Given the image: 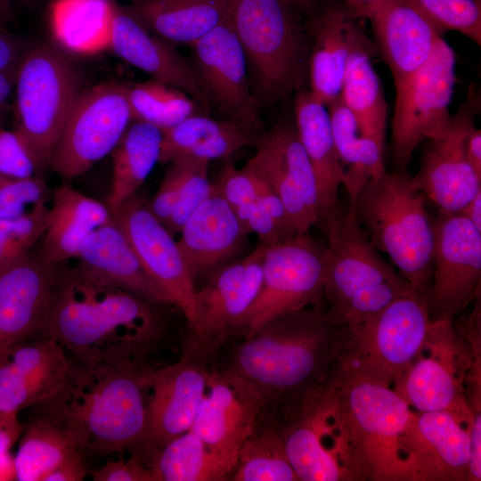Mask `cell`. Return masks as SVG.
I'll use <instances>...</instances> for the list:
<instances>
[{
	"instance_id": "c3c4849f",
	"label": "cell",
	"mask_w": 481,
	"mask_h": 481,
	"mask_svg": "<svg viewBox=\"0 0 481 481\" xmlns=\"http://www.w3.org/2000/svg\"><path fill=\"white\" fill-rule=\"evenodd\" d=\"M0 175L25 179L37 175L36 163L17 133L0 126Z\"/></svg>"
},
{
	"instance_id": "3957f363",
	"label": "cell",
	"mask_w": 481,
	"mask_h": 481,
	"mask_svg": "<svg viewBox=\"0 0 481 481\" xmlns=\"http://www.w3.org/2000/svg\"><path fill=\"white\" fill-rule=\"evenodd\" d=\"M345 327L323 305L282 314L262 325L237 348L228 367L262 395L265 408L297 401L323 385L338 363Z\"/></svg>"
},
{
	"instance_id": "e0dca14e",
	"label": "cell",
	"mask_w": 481,
	"mask_h": 481,
	"mask_svg": "<svg viewBox=\"0 0 481 481\" xmlns=\"http://www.w3.org/2000/svg\"><path fill=\"white\" fill-rule=\"evenodd\" d=\"M190 65L208 102L224 118L263 132L260 104L229 16L190 45Z\"/></svg>"
},
{
	"instance_id": "9f6ffc18",
	"label": "cell",
	"mask_w": 481,
	"mask_h": 481,
	"mask_svg": "<svg viewBox=\"0 0 481 481\" xmlns=\"http://www.w3.org/2000/svg\"><path fill=\"white\" fill-rule=\"evenodd\" d=\"M465 154L476 172L481 175V131L475 123L469 127L464 143Z\"/></svg>"
},
{
	"instance_id": "ac0fdd59",
	"label": "cell",
	"mask_w": 481,
	"mask_h": 481,
	"mask_svg": "<svg viewBox=\"0 0 481 481\" xmlns=\"http://www.w3.org/2000/svg\"><path fill=\"white\" fill-rule=\"evenodd\" d=\"M126 234L147 277L188 325L195 316V286L178 243L154 216L149 201L135 194L110 211Z\"/></svg>"
},
{
	"instance_id": "5b68a950",
	"label": "cell",
	"mask_w": 481,
	"mask_h": 481,
	"mask_svg": "<svg viewBox=\"0 0 481 481\" xmlns=\"http://www.w3.org/2000/svg\"><path fill=\"white\" fill-rule=\"evenodd\" d=\"M317 224L327 239L323 300L334 323L361 322L413 289L379 255L351 207L339 203Z\"/></svg>"
},
{
	"instance_id": "f1b7e54d",
	"label": "cell",
	"mask_w": 481,
	"mask_h": 481,
	"mask_svg": "<svg viewBox=\"0 0 481 481\" xmlns=\"http://www.w3.org/2000/svg\"><path fill=\"white\" fill-rule=\"evenodd\" d=\"M178 234L177 243L193 280L227 264L242 249L248 235L216 183Z\"/></svg>"
},
{
	"instance_id": "2e32d148",
	"label": "cell",
	"mask_w": 481,
	"mask_h": 481,
	"mask_svg": "<svg viewBox=\"0 0 481 481\" xmlns=\"http://www.w3.org/2000/svg\"><path fill=\"white\" fill-rule=\"evenodd\" d=\"M473 360L452 322L432 321L420 354L393 388L419 412L469 410L464 383Z\"/></svg>"
},
{
	"instance_id": "f907efd6",
	"label": "cell",
	"mask_w": 481,
	"mask_h": 481,
	"mask_svg": "<svg viewBox=\"0 0 481 481\" xmlns=\"http://www.w3.org/2000/svg\"><path fill=\"white\" fill-rule=\"evenodd\" d=\"M94 481H156L150 465L143 455L135 452L129 460L108 461L93 473Z\"/></svg>"
},
{
	"instance_id": "7bdbcfd3",
	"label": "cell",
	"mask_w": 481,
	"mask_h": 481,
	"mask_svg": "<svg viewBox=\"0 0 481 481\" xmlns=\"http://www.w3.org/2000/svg\"><path fill=\"white\" fill-rule=\"evenodd\" d=\"M38 202L25 214L0 219V273L30 254L48 225L50 207Z\"/></svg>"
},
{
	"instance_id": "44dd1931",
	"label": "cell",
	"mask_w": 481,
	"mask_h": 481,
	"mask_svg": "<svg viewBox=\"0 0 481 481\" xmlns=\"http://www.w3.org/2000/svg\"><path fill=\"white\" fill-rule=\"evenodd\" d=\"M265 406L259 392L229 368L208 373L190 430L234 466Z\"/></svg>"
},
{
	"instance_id": "6da1fadb",
	"label": "cell",
	"mask_w": 481,
	"mask_h": 481,
	"mask_svg": "<svg viewBox=\"0 0 481 481\" xmlns=\"http://www.w3.org/2000/svg\"><path fill=\"white\" fill-rule=\"evenodd\" d=\"M161 305L62 270L43 332L80 363H143L161 338Z\"/></svg>"
},
{
	"instance_id": "6f0895ef",
	"label": "cell",
	"mask_w": 481,
	"mask_h": 481,
	"mask_svg": "<svg viewBox=\"0 0 481 481\" xmlns=\"http://www.w3.org/2000/svg\"><path fill=\"white\" fill-rule=\"evenodd\" d=\"M14 81V77L0 72V126L4 125L10 109V100L13 94Z\"/></svg>"
},
{
	"instance_id": "9c48e42d",
	"label": "cell",
	"mask_w": 481,
	"mask_h": 481,
	"mask_svg": "<svg viewBox=\"0 0 481 481\" xmlns=\"http://www.w3.org/2000/svg\"><path fill=\"white\" fill-rule=\"evenodd\" d=\"M431 322L427 296L412 289L368 319L344 326L338 364L393 387L420 354Z\"/></svg>"
},
{
	"instance_id": "f35d334b",
	"label": "cell",
	"mask_w": 481,
	"mask_h": 481,
	"mask_svg": "<svg viewBox=\"0 0 481 481\" xmlns=\"http://www.w3.org/2000/svg\"><path fill=\"white\" fill-rule=\"evenodd\" d=\"M227 480L299 481L279 429L264 411L241 445Z\"/></svg>"
},
{
	"instance_id": "1f68e13d",
	"label": "cell",
	"mask_w": 481,
	"mask_h": 481,
	"mask_svg": "<svg viewBox=\"0 0 481 481\" xmlns=\"http://www.w3.org/2000/svg\"><path fill=\"white\" fill-rule=\"evenodd\" d=\"M48 225L43 234L38 258L58 266L76 258L86 237L111 218L106 204L88 197L67 183L53 193Z\"/></svg>"
},
{
	"instance_id": "cb8c5ba5",
	"label": "cell",
	"mask_w": 481,
	"mask_h": 481,
	"mask_svg": "<svg viewBox=\"0 0 481 481\" xmlns=\"http://www.w3.org/2000/svg\"><path fill=\"white\" fill-rule=\"evenodd\" d=\"M204 364L182 355L174 364L150 369L146 444L150 459L191 429L207 387L208 372Z\"/></svg>"
},
{
	"instance_id": "d590c367",
	"label": "cell",
	"mask_w": 481,
	"mask_h": 481,
	"mask_svg": "<svg viewBox=\"0 0 481 481\" xmlns=\"http://www.w3.org/2000/svg\"><path fill=\"white\" fill-rule=\"evenodd\" d=\"M114 0H55L50 10L52 33L61 49L89 55L109 49Z\"/></svg>"
},
{
	"instance_id": "681fc988",
	"label": "cell",
	"mask_w": 481,
	"mask_h": 481,
	"mask_svg": "<svg viewBox=\"0 0 481 481\" xmlns=\"http://www.w3.org/2000/svg\"><path fill=\"white\" fill-rule=\"evenodd\" d=\"M187 161V157H182L169 162L159 189L149 200L151 210L165 226L176 203L186 172Z\"/></svg>"
},
{
	"instance_id": "5bb4252c",
	"label": "cell",
	"mask_w": 481,
	"mask_h": 481,
	"mask_svg": "<svg viewBox=\"0 0 481 481\" xmlns=\"http://www.w3.org/2000/svg\"><path fill=\"white\" fill-rule=\"evenodd\" d=\"M265 246L213 271L195 291V316L183 355L205 361L232 332L260 289Z\"/></svg>"
},
{
	"instance_id": "484cf974",
	"label": "cell",
	"mask_w": 481,
	"mask_h": 481,
	"mask_svg": "<svg viewBox=\"0 0 481 481\" xmlns=\"http://www.w3.org/2000/svg\"><path fill=\"white\" fill-rule=\"evenodd\" d=\"M343 1L318 4L306 16L310 92L326 106L340 96L351 52L365 34Z\"/></svg>"
},
{
	"instance_id": "277c9868",
	"label": "cell",
	"mask_w": 481,
	"mask_h": 481,
	"mask_svg": "<svg viewBox=\"0 0 481 481\" xmlns=\"http://www.w3.org/2000/svg\"><path fill=\"white\" fill-rule=\"evenodd\" d=\"M325 391L354 480L415 481L402 446L411 407L390 386L338 363Z\"/></svg>"
},
{
	"instance_id": "7402d4cb",
	"label": "cell",
	"mask_w": 481,
	"mask_h": 481,
	"mask_svg": "<svg viewBox=\"0 0 481 481\" xmlns=\"http://www.w3.org/2000/svg\"><path fill=\"white\" fill-rule=\"evenodd\" d=\"M470 410L412 412L402 446L415 481H467Z\"/></svg>"
},
{
	"instance_id": "11a10c76",
	"label": "cell",
	"mask_w": 481,
	"mask_h": 481,
	"mask_svg": "<svg viewBox=\"0 0 481 481\" xmlns=\"http://www.w3.org/2000/svg\"><path fill=\"white\" fill-rule=\"evenodd\" d=\"M83 452L77 450L66 457L45 481H81L86 475Z\"/></svg>"
},
{
	"instance_id": "7dc6e473",
	"label": "cell",
	"mask_w": 481,
	"mask_h": 481,
	"mask_svg": "<svg viewBox=\"0 0 481 481\" xmlns=\"http://www.w3.org/2000/svg\"><path fill=\"white\" fill-rule=\"evenodd\" d=\"M327 109L337 152L344 168H348L355 162L360 143L357 121L340 96L330 102Z\"/></svg>"
},
{
	"instance_id": "f6af8a7d",
	"label": "cell",
	"mask_w": 481,
	"mask_h": 481,
	"mask_svg": "<svg viewBox=\"0 0 481 481\" xmlns=\"http://www.w3.org/2000/svg\"><path fill=\"white\" fill-rule=\"evenodd\" d=\"M187 167L179 195L166 224L175 236L181 231L189 216L212 192L215 183L208 181V160L187 157Z\"/></svg>"
},
{
	"instance_id": "52a82bcc",
	"label": "cell",
	"mask_w": 481,
	"mask_h": 481,
	"mask_svg": "<svg viewBox=\"0 0 481 481\" xmlns=\"http://www.w3.org/2000/svg\"><path fill=\"white\" fill-rule=\"evenodd\" d=\"M373 247L386 253L399 274L427 296L432 277L433 220L423 195L404 169L369 180L348 205Z\"/></svg>"
},
{
	"instance_id": "be15d7a7",
	"label": "cell",
	"mask_w": 481,
	"mask_h": 481,
	"mask_svg": "<svg viewBox=\"0 0 481 481\" xmlns=\"http://www.w3.org/2000/svg\"><path fill=\"white\" fill-rule=\"evenodd\" d=\"M14 1L16 0H12V4H14ZM21 1H31V0H21Z\"/></svg>"
},
{
	"instance_id": "4fadbf2b",
	"label": "cell",
	"mask_w": 481,
	"mask_h": 481,
	"mask_svg": "<svg viewBox=\"0 0 481 481\" xmlns=\"http://www.w3.org/2000/svg\"><path fill=\"white\" fill-rule=\"evenodd\" d=\"M325 383L288 405L265 412L280 431L299 481L353 480Z\"/></svg>"
},
{
	"instance_id": "b9f144b4",
	"label": "cell",
	"mask_w": 481,
	"mask_h": 481,
	"mask_svg": "<svg viewBox=\"0 0 481 481\" xmlns=\"http://www.w3.org/2000/svg\"><path fill=\"white\" fill-rule=\"evenodd\" d=\"M233 211L245 232L257 234L259 243L265 246L285 241L298 233L290 225L281 200L264 177L257 197Z\"/></svg>"
},
{
	"instance_id": "4dcf8cb0",
	"label": "cell",
	"mask_w": 481,
	"mask_h": 481,
	"mask_svg": "<svg viewBox=\"0 0 481 481\" xmlns=\"http://www.w3.org/2000/svg\"><path fill=\"white\" fill-rule=\"evenodd\" d=\"M294 115L297 134L316 179L319 220L339 205L338 192L345 168L336 150L327 106L303 88L296 93Z\"/></svg>"
},
{
	"instance_id": "6125c7cd",
	"label": "cell",
	"mask_w": 481,
	"mask_h": 481,
	"mask_svg": "<svg viewBox=\"0 0 481 481\" xmlns=\"http://www.w3.org/2000/svg\"><path fill=\"white\" fill-rule=\"evenodd\" d=\"M13 16L12 0H0V25L9 22Z\"/></svg>"
},
{
	"instance_id": "ee69618b",
	"label": "cell",
	"mask_w": 481,
	"mask_h": 481,
	"mask_svg": "<svg viewBox=\"0 0 481 481\" xmlns=\"http://www.w3.org/2000/svg\"><path fill=\"white\" fill-rule=\"evenodd\" d=\"M443 32L457 31L481 45V3L477 0H412Z\"/></svg>"
},
{
	"instance_id": "8d00e7d4",
	"label": "cell",
	"mask_w": 481,
	"mask_h": 481,
	"mask_svg": "<svg viewBox=\"0 0 481 481\" xmlns=\"http://www.w3.org/2000/svg\"><path fill=\"white\" fill-rule=\"evenodd\" d=\"M162 131L159 127L132 121L112 150V183L106 205L114 210L136 194L157 162Z\"/></svg>"
},
{
	"instance_id": "bcb514c9",
	"label": "cell",
	"mask_w": 481,
	"mask_h": 481,
	"mask_svg": "<svg viewBox=\"0 0 481 481\" xmlns=\"http://www.w3.org/2000/svg\"><path fill=\"white\" fill-rule=\"evenodd\" d=\"M53 195L46 183L35 175L25 179L0 175V219L21 216L27 207L48 201Z\"/></svg>"
},
{
	"instance_id": "8fae6325",
	"label": "cell",
	"mask_w": 481,
	"mask_h": 481,
	"mask_svg": "<svg viewBox=\"0 0 481 481\" xmlns=\"http://www.w3.org/2000/svg\"><path fill=\"white\" fill-rule=\"evenodd\" d=\"M455 64L454 52L442 37L428 61L395 88L391 150L399 169L410 163L422 142L437 139L450 128Z\"/></svg>"
},
{
	"instance_id": "4316f807",
	"label": "cell",
	"mask_w": 481,
	"mask_h": 481,
	"mask_svg": "<svg viewBox=\"0 0 481 481\" xmlns=\"http://www.w3.org/2000/svg\"><path fill=\"white\" fill-rule=\"evenodd\" d=\"M369 21L395 88L428 61L444 34L412 0H380Z\"/></svg>"
},
{
	"instance_id": "9a60e30c",
	"label": "cell",
	"mask_w": 481,
	"mask_h": 481,
	"mask_svg": "<svg viewBox=\"0 0 481 481\" xmlns=\"http://www.w3.org/2000/svg\"><path fill=\"white\" fill-rule=\"evenodd\" d=\"M433 232L428 311L431 321L453 322L480 295L481 229L457 213L440 210Z\"/></svg>"
},
{
	"instance_id": "94428289",
	"label": "cell",
	"mask_w": 481,
	"mask_h": 481,
	"mask_svg": "<svg viewBox=\"0 0 481 481\" xmlns=\"http://www.w3.org/2000/svg\"><path fill=\"white\" fill-rule=\"evenodd\" d=\"M305 15H308L318 4L319 0H283Z\"/></svg>"
},
{
	"instance_id": "f546056e",
	"label": "cell",
	"mask_w": 481,
	"mask_h": 481,
	"mask_svg": "<svg viewBox=\"0 0 481 481\" xmlns=\"http://www.w3.org/2000/svg\"><path fill=\"white\" fill-rule=\"evenodd\" d=\"M73 268L83 276L129 291L158 305L168 304L147 277L120 225L110 220L94 230L80 246Z\"/></svg>"
},
{
	"instance_id": "680465c9",
	"label": "cell",
	"mask_w": 481,
	"mask_h": 481,
	"mask_svg": "<svg viewBox=\"0 0 481 481\" xmlns=\"http://www.w3.org/2000/svg\"><path fill=\"white\" fill-rule=\"evenodd\" d=\"M346 7L359 19L370 20L380 0H342Z\"/></svg>"
},
{
	"instance_id": "d6a6232c",
	"label": "cell",
	"mask_w": 481,
	"mask_h": 481,
	"mask_svg": "<svg viewBox=\"0 0 481 481\" xmlns=\"http://www.w3.org/2000/svg\"><path fill=\"white\" fill-rule=\"evenodd\" d=\"M161 131V163L182 157L208 161L226 159L246 146L256 145L263 134L225 118H211L205 112L191 115Z\"/></svg>"
},
{
	"instance_id": "816d5d0a",
	"label": "cell",
	"mask_w": 481,
	"mask_h": 481,
	"mask_svg": "<svg viewBox=\"0 0 481 481\" xmlns=\"http://www.w3.org/2000/svg\"><path fill=\"white\" fill-rule=\"evenodd\" d=\"M480 391H471L469 403L471 418L469 425V462L467 481L481 480V407Z\"/></svg>"
},
{
	"instance_id": "d6986e66",
	"label": "cell",
	"mask_w": 481,
	"mask_h": 481,
	"mask_svg": "<svg viewBox=\"0 0 481 481\" xmlns=\"http://www.w3.org/2000/svg\"><path fill=\"white\" fill-rule=\"evenodd\" d=\"M477 95L469 88L466 101L452 116L448 131L428 141L412 187L441 211L458 213L481 190V175L469 162L464 143L477 110Z\"/></svg>"
},
{
	"instance_id": "f5cc1de1",
	"label": "cell",
	"mask_w": 481,
	"mask_h": 481,
	"mask_svg": "<svg viewBox=\"0 0 481 481\" xmlns=\"http://www.w3.org/2000/svg\"><path fill=\"white\" fill-rule=\"evenodd\" d=\"M24 426L18 416L0 414V480L15 479L13 459L9 457V450L19 439Z\"/></svg>"
},
{
	"instance_id": "836d02e7",
	"label": "cell",
	"mask_w": 481,
	"mask_h": 481,
	"mask_svg": "<svg viewBox=\"0 0 481 481\" xmlns=\"http://www.w3.org/2000/svg\"><path fill=\"white\" fill-rule=\"evenodd\" d=\"M149 30L170 44L191 45L229 16L230 0H126Z\"/></svg>"
},
{
	"instance_id": "91938a15",
	"label": "cell",
	"mask_w": 481,
	"mask_h": 481,
	"mask_svg": "<svg viewBox=\"0 0 481 481\" xmlns=\"http://www.w3.org/2000/svg\"><path fill=\"white\" fill-rule=\"evenodd\" d=\"M457 214L481 229V190Z\"/></svg>"
},
{
	"instance_id": "8992f818",
	"label": "cell",
	"mask_w": 481,
	"mask_h": 481,
	"mask_svg": "<svg viewBox=\"0 0 481 481\" xmlns=\"http://www.w3.org/2000/svg\"><path fill=\"white\" fill-rule=\"evenodd\" d=\"M306 16L283 0H230L229 19L260 106L303 89L310 50Z\"/></svg>"
},
{
	"instance_id": "ab89813d",
	"label": "cell",
	"mask_w": 481,
	"mask_h": 481,
	"mask_svg": "<svg viewBox=\"0 0 481 481\" xmlns=\"http://www.w3.org/2000/svg\"><path fill=\"white\" fill-rule=\"evenodd\" d=\"M77 450L55 425L36 418L22 432L13 458L15 479L45 481L66 457Z\"/></svg>"
},
{
	"instance_id": "ffe728a7",
	"label": "cell",
	"mask_w": 481,
	"mask_h": 481,
	"mask_svg": "<svg viewBox=\"0 0 481 481\" xmlns=\"http://www.w3.org/2000/svg\"><path fill=\"white\" fill-rule=\"evenodd\" d=\"M248 162L265 179L281 200L297 232H307L317 223L316 179L295 125L278 124L261 135Z\"/></svg>"
},
{
	"instance_id": "30bf717a",
	"label": "cell",
	"mask_w": 481,
	"mask_h": 481,
	"mask_svg": "<svg viewBox=\"0 0 481 481\" xmlns=\"http://www.w3.org/2000/svg\"><path fill=\"white\" fill-rule=\"evenodd\" d=\"M325 249L309 232L265 246L260 289L232 336L250 337L282 314L323 305Z\"/></svg>"
},
{
	"instance_id": "603a6c76",
	"label": "cell",
	"mask_w": 481,
	"mask_h": 481,
	"mask_svg": "<svg viewBox=\"0 0 481 481\" xmlns=\"http://www.w3.org/2000/svg\"><path fill=\"white\" fill-rule=\"evenodd\" d=\"M32 338V337H31ZM28 338L0 357V414L18 416L54 395L69 379L74 363L65 348L41 332Z\"/></svg>"
},
{
	"instance_id": "83f0119b",
	"label": "cell",
	"mask_w": 481,
	"mask_h": 481,
	"mask_svg": "<svg viewBox=\"0 0 481 481\" xmlns=\"http://www.w3.org/2000/svg\"><path fill=\"white\" fill-rule=\"evenodd\" d=\"M171 45L149 30L124 5L115 2L109 49L151 79L183 91L208 112L210 109L189 60Z\"/></svg>"
},
{
	"instance_id": "7a4b0ae2",
	"label": "cell",
	"mask_w": 481,
	"mask_h": 481,
	"mask_svg": "<svg viewBox=\"0 0 481 481\" xmlns=\"http://www.w3.org/2000/svg\"><path fill=\"white\" fill-rule=\"evenodd\" d=\"M150 369L144 363L74 364L63 387L36 405L37 418L83 452L146 454Z\"/></svg>"
},
{
	"instance_id": "d4e9b609",
	"label": "cell",
	"mask_w": 481,
	"mask_h": 481,
	"mask_svg": "<svg viewBox=\"0 0 481 481\" xmlns=\"http://www.w3.org/2000/svg\"><path fill=\"white\" fill-rule=\"evenodd\" d=\"M30 254L0 273V357L43 332L52 295L62 270Z\"/></svg>"
},
{
	"instance_id": "74e56055",
	"label": "cell",
	"mask_w": 481,
	"mask_h": 481,
	"mask_svg": "<svg viewBox=\"0 0 481 481\" xmlns=\"http://www.w3.org/2000/svg\"><path fill=\"white\" fill-rule=\"evenodd\" d=\"M232 468L192 430L167 444L151 461L156 481L227 480Z\"/></svg>"
},
{
	"instance_id": "db71d44e",
	"label": "cell",
	"mask_w": 481,
	"mask_h": 481,
	"mask_svg": "<svg viewBox=\"0 0 481 481\" xmlns=\"http://www.w3.org/2000/svg\"><path fill=\"white\" fill-rule=\"evenodd\" d=\"M28 47L21 39L0 25V72L15 77Z\"/></svg>"
},
{
	"instance_id": "7c38bea8",
	"label": "cell",
	"mask_w": 481,
	"mask_h": 481,
	"mask_svg": "<svg viewBox=\"0 0 481 481\" xmlns=\"http://www.w3.org/2000/svg\"><path fill=\"white\" fill-rule=\"evenodd\" d=\"M132 116L125 85L102 84L82 91L53 150L49 167L72 179L116 147Z\"/></svg>"
},
{
	"instance_id": "ba28073f",
	"label": "cell",
	"mask_w": 481,
	"mask_h": 481,
	"mask_svg": "<svg viewBox=\"0 0 481 481\" xmlns=\"http://www.w3.org/2000/svg\"><path fill=\"white\" fill-rule=\"evenodd\" d=\"M82 92L78 74L62 52L48 44L29 46L14 81V131L29 151L39 175Z\"/></svg>"
},
{
	"instance_id": "e575fe53",
	"label": "cell",
	"mask_w": 481,
	"mask_h": 481,
	"mask_svg": "<svg viewBox=\"0 0 481 481\" xmlns=\"http://www.w3.org/2000/svg\"><path fill=\"white\" fill-rule=\"evenodd\" d=\"M374 45L364 34L348 58L340 98L354 114L361 135L384 144L387 104L380 79L374 69Z\"/></svg>"
},
{
	"instance_id": "60d3db41",
	"label": "cell",
	"mask_w": 481,
	"mask_h": 481,
	"mask_svg": "<svg viewBox=\"0 0 481 481\" xmlns=\"http://www.w3.org/2000/svg\"><path fill=\"white\" fill-rule=\"evenodd\" d=\"M132 121L145 122L163 130L198 112H207L183 91L149 79L125 85Z\"/></svg>"
},
{
	"instance_id": "e7e4bbea",
	"label": "cell",
	"mask_w": 481,
	"mask_h": 481,
	"mask_svg": "<svg viewBox=\"0 0 481 481\" xmlns=\"http://www.w3.org/2000/svg\"><path fill=\"white\" fill-rule=\"evenodd\" d=\"M477 2L481 3V0H477Z\"/></svg>"
}]
</instances>
